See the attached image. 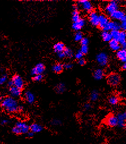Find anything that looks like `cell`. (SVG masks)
Segmentation results:
<instances>
[{"label":"cell","mask_w":126,"mask_h":144,"mask_svg":"<svg viewBox=\"0 0 126 144\" xmlns=\"http://www.w3.org/2000/svg\"><path fill=\"white\" fill-rule=\"evenodd\" d=\"M1 106L9 113H15L19 109L17 101L13 97H6L1 103Z\"/></svg>","instance_id":"obj_1"},{"label":"cell","mask_w":126,"mask_h":144,"mask_svg":"<svg viewBox=\"0 0 126 144\" xmlns=\"http://www.w3.org/2000/svg\"><path fill=\"white\" fill-rule=\"evenodd\" d=\"M29 131L30 126L23 121H18L12 128V132L17 135L27 134Z\"/></svg>","instance_id":"obj_2"},{"label":"cell","mask_w":126,"mask_h":144,"mask_svg":"<svg viewBox=\"0 0 126 144\" xmlns=\"http://www.w3.org/2000/svg\"><path fill=\"white\" fill-rule=\"evenodd\" d=\"M120 82V77L118 74L111 73L108 76L107 82L112 86H117Z\"/></svg>","instance_id":"obj_3"},{"label":"cell","mask_w":126,"mask_h":144,"mask_svg":"<svg viewBox=\"0 0 126 144\" xmlns=\"http://www.w3.org/2000/svg\"><path fill=\"white\" fill-rule=\"evenodd\" d=\"M106 124L110 127H115L118 125V120L116 116L114 115H109L105 120Z\"/></svg>","instance_id":"obj_4"},{"label":"cell","mask_w":126,"mask_h":144,"mask_svg":"<svg viewBox=\"0 0 126 144\" xmlns=\"http://www.w3.org/2000/svg\"><path fill=\"white\" fill-rule=\"evenodd\" d=\"M13 86H15L19 89H23L24 86V81L22 78L19 75H15L12 78Z\"/></svg>","instance_id":"obj_5"},{"label":"cell","mask_w":126,"mask_h":144,"mask_svg":"<svg viewBox=\"0 0 126 144\" xmlns=\"http://www.w3.org/2000/svg\"><path fill=\"white\" fill-rule=\"evenodd\" d=\"M121 28L120 23L116 22H110L107 24L105 27L103 29V31H109L112 30H119Z\"/></svg>","instance_id":"obj_6"},{"label":"cell","mask_w":126,"mask_h":144,"mask_svg":"<svg viewBox=\"0 0 126 144\" xmlns=\"http://www.w3.org/2000/svg\"><path fill=\"white\" fill-rule=\"evenodd\" d=\"M97 61L101 66H105L108 62V56L105 53H100L96 57Z\"/></svg>","instance_id":"obj_7"},{"label":"cell","mask_w":126,"mask_h":144,"mask_svg":"<svg viewBox=\"0 0 126 144\" xmlns=\"http://www.w3.org/2000/svg\"><path fill=\"white\" fill-rule=\"evenodd\" d=\"M117 118L118 120V126L120 128H123L126 125V111L122 113H119L117 115Z\"/></svg>","instance_id":"obj_8"},{"label":"cell","mask_w":126,"mask_h":144,"mask_svg":"<svg viewBox=\"0 0 126 144\" xmlns=\"http://www.w3.org/2000/svg\"><path fill=\"white\" fill-rule=\"evenodd\" d=\"M89 21L93 26L99 25V15L95 12H92L89 15Z\"/></svg>","instance_id":"obj_9"},{"label":"cell","mask_w":126,"mask_h":144,"mask_svg":"<svg viewBox=\"0 0 126 144\" xmlns=\"http://www.w3.org/2000/svg\"><path fill=\"white\" fill-rule=\"evenodd\" d=\"M45 70V66L42 63H39L37 64L34 68L32 69L31 71L32 75H42Z\"/></svg>","instance_id":"obj_10"},{"label":"cell","mask_w":126,"mask_h":144,"mask_svg":"<svg viewBox=\"0 0 126 144\" xmlns=\"http://www.w3.org/2000/svg\"><path fill=\"white\" fill-rule=\"evenodd\" d=\"M117 9H118V5H117L116 2L111 1L106 8V11L110 15H111L112 13L117 10Z\"/></svg>","instance_id":"obj_11"},{"label":"cell","mask_w":126,"mask_h":144,"mask_svg":"<svg viewBox=\"0 0 126 144\" xmlns=\"http://www.w3.org/2000/svg\"><path fill=\"white\" fill-rule=\"evenodd\" d=\"M118 42L120 43V47L122 49H126V32L124 31H122L120 32V36L118 39Z\"/></svg>","instance_id":"obj_12"},{"label":"cell","mask_w":126,"mask_h":144,"mask_svg":"<svg viewBox=\"0 0 126 144\" xmlns=\"http://www.w3.org/2000/svg\"><path fill=\"white\" fill-rule=\"evenodd\" d=\"M125 14L123 11L117 10L115 12H114L113 13L110 15V16L112 19L116 20H120L121 21L123 19V18L125 17Z\"/></svg>","instance_id":"obj_13"},{"label":"cell","mask_w":126,"mask_h":144,"mask_svg":"<svg viewBox=\"0 0 126 144\" xmlns=\"http://www.w3.org/2000/svg\"><path fill=\"white\" fill-rule=\"evenodd\" d=\"M79 4L82 5L83 8L87 12H91L93 9V6L91 3L86 0H82L79 1Z\"/></svg>","instance_id":"obj_14"},{"label":"cell","mask_w":126,"mask_h":144,"mask_svg":"<svg viewBox=\"0 0 126 144\" xmlns=\"http://www.w3.org/2000/svg\"><path fill=\"white\" fill-rule=\"evenodd\" d=\"M109 21L108 18L105 15H100L99 16V27L100 28L103 29L107 24L109 23Z\"/></svg>","instance_id":"obj_15"},{"label":"cell","mask_w":126,"mask_h":144,"mask_svg":"<svg viewBox=\"0 0 126 144\" xmlns=\"http://www.w3.org/2000/svg\"><path fill=\"white\" fill-rule=\"evenodd\" d=\"M43 130V127L37 123H33L30 126V130L34 133L41 132Z\"/></svg>","instance_id":"obj_16"},{"label":"cell","mask_w":126,"mask_h":144,"mask_svg":"<svg viewBox=\"0 0 126 144\" xmlns=\"http://www.w3.org/2000/svg\"><path fill=\"white\" fill-rule=\"evenodd\" d=\"M109 46L112 51H118L120 50V45L118 40L112 39L111 41L109 42Z\"/></svg>","instance_id":"obj_17"},{"label":"cell","mask_w":126,"mask_h":144,"mask_svg":"<svg viewBox=\"0 0 126 144\" xmlns=\"http://www.w3.org/2000/svg\"><path fill=\"white\" fill-rule=\"evenodd\" d=\"M85 24V21L83 19H80L78 21L74 22L73 24V28L74 30L79 31L82 29Z\"/></svg>","instance_id":"obj_18"},{"label":"cell","mask_w":126,"mask_h":144,"mask_svg":"<svg viewBox=\"0 0 126 144\" xmlns=\"http://www.w3.org/2000/svg\"><path fill=\"white\" fill-rule=\"evenodd\" d=\"M117 57L122 62H126V49H121L117 52Z\"/></svg>","instance_id":"obj_19"},{"label":"cell","mask_w":126,"mask_h":144,"mask_svg":"<svg viewBox=\"0 0 126 144\" xmlns=\"http://www.w3.org/2000/svg\"><path fill=\"white\" fill-rule=\"evenodd\" d=\"M10 93L13 97H18L21 95V90L15 86H13L10 88Z\"/></svg>","instance_id":"obj_20"},{"label":"cell","mask_w":126,"mask_h":144,"mask_svg":"<svg viewBox=\"0 0 126 144\" xmlns=\"http://www.w3.org/2000/svg\"><path fill=\"white\" fill-rule=\"evenodd\" d=\"M53 48L55 52L58 53L59 52H64L65 51V45L64 43L59 42V43H56L54 46Z\"/></svg>","instance_id":"obj_21"},{"label":"cell","mask_w":126,"mask_h":144,"mask_svg":"<svg viewBox=\"0 0 126 144\" xmlns=\"http://www.w3.org/2000/svg\"><path fill=\"white\" fill-rule=\"evenodd\" d=\"M25 99L29 103H33L35 102V95L31 93L30 91H27L25 93Z\"/></svg>","instance_id":"obj_22"},{"label":"cell","mask_w":126,"mask_h":144,"mask_svg":"<svg viewBox=\"0 0 126 144\" xmlns=\"http://www.w3.org/2000/svg\"><path fill=\"white\" fill-rule=\"evenodd\" d=\"M103 76V71L102 69H98L96 70L94 72L93 77L97 80H100L102 78Z\"/></svg>","instance_id":"obj_23"},{"label":"cell","mask_w":126,"mask_h":144,"mask_svg":"<svg viewBox=\"0 0 126 144\" xmlns=\"http://www.w3.org/2000/svg\"><path fill=\"white\" fill-rule=\"evenodd\" d=\"M102 37L103 40H104L105 42H110L112 39V37L110 32H109V31H103V32L102 33Z\"/></svg>","instance_id":"obj_24"},{"label":"cell","mask_w":126,"mask_h":144,"mask_svg":"<svg viewBox=\"0 0 126 144\" xmlns=\"http://www.w3.org/2000/svg\"><path fill=\"white\" fill-rule=\"evenodd\" d=\"M53 71H54L56 73H60L64 69V65H62L61 64H56L53 65L52 67Z\"/></svg>","instance_id":"obj_25"},{"label":"cell","mask_w":126,"mask_h":144,"mask_svg":"<svg viewBox=\"0 0 126 144\" xmlns=\"http://www.w3.org/2000/svg\"><path fill=\"white\" fill-rule=\"evenodd\" d=\"M120 31L119 30H112L110 32L111 33L112 39L116 40L118 41V39L119 38V36H120Z\"/></svg>","instance_id":"obj_26"},{"label":"cell","mask_w":126,"mask_h":144,"mask_svg":"<svg viewBox=\"0 0 126 144\" xmlns=\"http://www.w3.org/2000/svg\"><path fill=\"white\" fill-rule=\"evenodd\" d=\"M65 90V86L64 84H58L55 87V91L58 93H62Z\"/></svg>","instance_id":"obj_27"},{"label":"cell","mask_w":126,"mask_h":144,"mask_svg":"<svg viewBox=\"0 0 126 144\" xmlns=\"http://www.w3.org/2000/svg\"><path fill=\"white\" fill-rule=\"evenodd\" d=\"M80 18V15L77 9L74 10L73 13V21L74 22H76L78 21Z\"/></svg>","instance_id":"obj_28"},{"label":"cell","mask_w":126,"mask_h":144,"mask_svg":"<svg viewBox=\"0 0 126 144\" xmlns=\"http://www.w3.org/2000/svg\"><path fill=\"white\" fill-rule=\"evenodd\" d=\"M109 102L111 105H115L118 103L119 99L117 96L113 95V96H111V97L109 98Z\"/></svg>","instance_id":"obj_29"},{"label":"cell","mask_w":126,"mask_h":144,"mask_svg":"<svg viewBox=\"0 0 126 144\" xmlns=\"http://www.w3.org/2000/svg\"><path fill=\"white\" fill-rule=\"evenodd\" d=\"M64 52L65 53V55H66V57H72L73 56V52L71 49H70L69 48H65Z\"/></svg>","instance_id":"obj_30"},{"label":"cell","mask_w":126,"mask_h":144,"mask_svg":"<svg viewBox=\"0 0 126 144\" xmlns=\"http://www.w3.org/2000/svg\"><path fill=\"white\" fill-rule=\"evenodd\" d=\"M98 93L97 91H93L91 94V99L92 101H96L98 98Z\"/></svg>","instance_id":"obj_31"},{"label":"cell","mask_w":126,"mask_h":144,"mask_svg":"<svg viewBox=\"0 0 126 144\" xmlns=\"http://www.w3.org/2000/svg\"><path fill=\"white\" fill-rule=\"evenodd\" d=\"M83 38L82 33L80 32H76V33L75 35V40L76 42L81 41Z\"/></svg>","instance_id":"obj_32"},{"label":"cell","mask_w":126,"mask_h":144,"mask_svg":"<svg viewBox=\"0 0 126 144\" xmlns=\"http://www.w3.org/2000/svg\"><path fill=\"white\" fill-rule=\"evenodd\" d=\"M121 21V28L123 29V30H126V15H125V17L123 18V19Z\"/></svg>","instance_id":"obj_33"},{"label":"cell","mask_w":126,"mask_h":144,"mask_svg":"<svg viewBox=\"0 0 126 144\" xmlns=\"http://www.w3.org/2000/svg\"><path fill=\"white\" fill-rule=\"evenodd\" d=\"M42 78H43V76H42V75H35L34 76L33 80L36 82H39V81H41L42 80Z\"/></svg>","instance_id":"obj_34"},{"label":"cell","mask_w":126,"mask_h":144,"mask_svg":"<svg viewBox=\"0 0 126 144\" xmlns=\"http://www.w3.org/2000/svg\"><path fill=\"white\" fill-rule=\"evenodd\" d=\"M80 51L82 52V53L84 55V54H86L88 52V48L87 46H82L80 49Z\"/></svg>","instance_id":"obj_35"},{"label":"cell","mask_w":126,"mask_h":144,"mask_svg":"<svg viewBox=\"0 0 126 144\" xmlns=\"http://www.w3.org/2000/svg\"><path fill=\"white\" fill-rule=\"evenodd\" d=\"M83 54L82 53V52H81L80 51H78V52L75 54V58H76V59H78V60H79L80 59H82V58H83Z\"/></svg>","instance_id":"obj_36"},{"label":"cell","mask_w":126,"mask_h":144,"mask_svg":"<svg viewBox=\"0 0 126 144\" xmlns=\"http://www.w3.org/2000/svg\"><path fill=\"white\" fill-rule=\"evenodd\" d=\"M81 44H82V46H87L88 44L89 41L88 39L87 38H83L82 40H81Z\"/></svg>","instance_id":"obj_37"},{"label":"cell","mask_w":126,"mask_h":144,"mask_svg":"<svg viewBox=\"0 0 126 144\" xmlns=\"http://www.w3.org/2000/svg\"><path fill=\"white\" fill-rule=\"evenodd\" d=\"M6 80H7V76L5 75L0 77V85L4 84L6 81Z\"/></svg>","instance_id":"obj_38"},{"label":"cell","mask_w":126,"mask_h":144,"mask_svg":"<svg viewBox=\"0 0 126 144\" xmlns=\"http://www.w3.org/2000/svg\"><path fill=\"white\" fill-rule=\"evenodd\" d=\"M60 121H59V120H53L52 121H51V124L53 125H59L60 124Z\"/></svg>","instance_id":"obj_39"},{"label":"cell","mask_w":126,"mask_h":144,"mask_svg":"<svg viewBox=\"0 0 126 144\" xmlns=\"http://www.w3.org/2000/svg\"><path fill=\"white\" fill-rule=\"evenodd\" d=\"M73 64H70V63H67V64H65L64 65V67H65V68L67 69H71L72 68V67H73Z\"/></svg>","instance_id":"obj_40"},{"label":"cell","mask_w":126,"mask_h":144,"mask_svg":"<svg viewBox=\"0 0 126 144\" xmlns=\"http://www.w3.org/2000/svg\"><path fill=\"white\" fill-rule=\"evenodd\" d=\"M57 54H58V57H59L60 58H64V57H66V55H65V53L64 52V51L62 52L58 53Z\"/></svg>","instance_id":"obj_41"},{"label":"cell","mask_w":126,"mask_h":144,"mask_svg":"<svg viewBox=\"0 0 126 144\" xmlns=\"http://www.w3.org/2000/svg\"><path fill=\"white\" fill-rule=\"evenodd\" d=\"M34 134H35L34 133H33L32 132L30 131V130L27 133V136H28V137H29V138L33 137V136H34Z\"/></svg>","instance_id":"obj_42"},{"label":"cell","mask_w":126,"mask_h":144,"mask_svg":"<svg viewBox=\"0 0 126 144\" xmlns=\"http://www.w3.org/2000/svg\"><path fill=\"white\" fill-rule=\"evenodd\" d=\"M78 62L80 65H84L85 64V60L84 59V58H82V59L79 60Z\"/></svg>","instance_id":"obj_43"},{"label":"cell","mask_w":126,"mask_h":144,"mask_svg":"<svg viewBox=\"0 0 126 144\" xmlns=\"http://www.w3.org/2000/svg\"><path fill=\"white\" fill-rule=\"evenodd\" d=\"M8 123H9V121L8 120H7V119H3V120L1 121V125H4L7 124Z\"/></svg>","instance_id":"obj_44"},{"label":"cell","mask_w":126,"mask_h":144,"mask_svg":"<svg viewBox=\"0 0 126 144\" xmlns=\"http://www.w3.org/2000/svg\"><path fill=\"white\" fill-rule=\"evenodd\" d=\"M84 108L85 110H88L91 109V105H90L89 103H86V104L84 105Z\"/></svg>","instance_id":"obj_45"},{"label":"cell","mask_w":126,"mask_h":144,"mask_svg":"<svg viewBox=\"0 0 126 144\" xmlns=\"http://www.w3.org/2000/svg\"><path fill=\"white\" fill-rule=\"evenodd\" d=\"M8 86L10 87H10H12L13 86V84L12 81H10L8 82Z\"/></svg>","instance_id":"obj_46"},{"label":"cell","mask_w":126,"mask_h":144,"mask_svg":"<svg viewBox=\"0 0 126 144\" xmlns=\"http://www.w3.org/2000/svg\"><path fill=\"white\" fill-rule=\"evenodd\" d=\"M122 69L124 70H126V62H124V64L122 65Z\"/></svg>","instance_id":"obj_47"},{"label":"cell","mask_w":126,"mask_h":144,"mask_svg":"<svg viewBox=\"0 0 126 144\" xmlns=\"http://www.w3.org/2000/svg\"><path fill=\"white\" fill-rule=\"evenodd\" d=\"M1 100V96H0V100Z\"/></svg>","instance_id":"obj_48"},{"label":"cell","mask_w":126,"mask_h":144,"mask_svg":"<svg viewBox=\"0 0 126 144\" xmlns=\"http://www.w3.org/2000/svg\"><path fill=\"white\" fill-rule=\"evenodd\" d=\"M125 127H126V125H125Z\"/></svg>","instance_id":"obj_49"}]
</instances>
